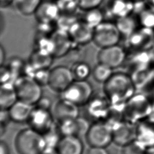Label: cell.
<instances>
[{
    "label": "cell",
    "mask_w": 154,
    "mask_h": 154,
    "mask_svg": "<svg viewBox=\"0 0 154 154\" xmlns=\"http://www.w3.org/2000/svg\"><path fill=\"white\" fill-rule=\"evenodd\" d=\"M103 90L111 105H123L135 93L137 88L128 73L117 72L104 83Z\"/></svg>",
    "instance_id": "cell-1"
},
{
    "label": "cell",
    "mask_w": 154,
    "mask_h": 154,
    "mask_svg": "<svg viewBox=\"0 0 154 154\" xmlns=\"http://www.w3.org/2000/svg\"><path fill=\"white\" fill-rule=\"evenodd\" d=\"M153 113V103L150 97L140 92L135 93L124 106V120L137 123Z\"/></svg>",
    "instance_id": "cell-2"
},
{
    "label": "cell",
    "mask_w": 154,
    "mask_h": 154,
    "mask_svg": "<svg viewBox=\"0 0 154 154\" xmlns=\"http://www.w3.org/2000/svg\"><path fill=\"white\" fill-rule=\"evenodd\" d=\"M14 143L19 154H40L46 148L43 135L31 128L20 131Z\"/></svg>",
    "instance_id": "cell-3"
},
{
    "label": "cell",
    "mask_w": 154,
    "mask_h": 154,
    "mask_svg": "<svg viewBox=\"0 0 154 154\" xmlns=\"http://www.w3.org/2000/svg\"><path fill=\"white\" fill-rule=\"evenodd\" d=\"M13 83L18 100L34 105L42 96L41 85L32 77L22 75Z\"/></svg>",
    "instance_id": "cell-4"
},
{
    "label": "cell",
    "mask_w": 154,
    "mask_h": 154,
    "mask_svg": "<svg viewBox=\"0 0 154 154\" xmlns=\"http://www.w3.org/2000/svg\"><path fill=\"white\" fill-rule=\"evenodd\" d=\"M121 36L116 23L103 21L94 28L92 42L100 48H103L118 45Z\"/></svg>",
    "instance_id": "cell-5"
},
{
    "label": "cell",
    "mask_w": 154,
    "mask_h": 154,
    "mask_svg": "<svg viewBox=\"0 0 154 154\" xmlns=\"http://www.w3.org/2000/svg\"><path fill=\"white\" fill-rule=\"evenodd\" d=\"M85 138L90 146L106 147L113 141L112 127L107 122L97 121L90 126Z\"/></svg>",
    "instance_id": "cell-6"
},
{
    "label": "cell",
    "mask_w": 154,
    "mask_h": 154,
    "mask_svg": "<svg viewBox=\"0 0 154 154\" xmlns=\"http://www.w3.org/2000/svg\"><path fill=\"white\" fill-rule=\"evenodd\" d=\"M126 48L131 52L149 51L154 47L153 29L140 26L126 37Z\"/></svg>",
    "instance_id": "cell-7"
},
{
    "label": "cell",
    "mask_w": 154,
    "mask_h": 154,
    "mask_svg": "<svg viewBox=\"0 0 154 154\" xmlns=\"http://www.w3.org/2000/svg\"><path fill=\"white\" fill-rule=\"evenodd\" d=\"M93 88L85 80H74L62 93V97L79 106L86 105L91 99Z\"/></svg>",
    "instance_id": "cell-8"
},
{
    "label": "cell",
    "mask_w": 154,
    "mask_h": 154,
    "mask_svg": "<svg viewBox=\"0 0 154 154\" xmlns=\"http://www.w3.org/2000/svg\"><path fill=\"white\" fill-rule=\"evenodd\" d=\"M73 81L72 70L64 66H58L50 70L48 85L54 91L63 93Z\"/></svg>",
    "instance_id": "cell-9"
},
{
    "label": "cell",
    "mask_w": 154,
    "mask_h": 154,
    "mask_svg": "<svg viewBox=\"0 0 154 154\" xmlns=\"http://www.w3.org/2000/svg\"><path fill=\"white\" fill-rule=\"evenodd\" d=\"M125 49L118 45L100 48L97 59L98 63L105 64L112 69L122 66L126 58Z\"/></svg>",
    "instance_id": "cell-10"
},
{
    "label": "cell",
    "mask_w": 154,
    "mask_h": 154,
    "mask_svg": "<svg viewBox=\"0 0 154 154\" xmlns=\"http://www.w3.org/2000/svg\"><path fill=\"white\" fill-rule=\"evenodd\" d=\"M27 122L29 128L43 135L54 126V116L48 109L35 106Z\"/></svg>",
    "instance_id": "cell-11"
},
{
    "label": "cell",
    "mask_w": 154,
    "mask_h": 154,
    "mask_svg": "<svg viewBox=\"0 0 154 154\" xmlns=\"http://www.w3.org/2000/svg\"><path fill=\"white\" fill-rule=\"evenodd\" d=\"M113 141L122 147L136 140V123L122 120L112 125Z\"/></svg>",
    "instance_id": "cell-12"
},
{
    "label": "cell",
    "mask_w": 154,
    "mask_h": 154,
    "mask_svg": "<svg viewBox=\"0 0 154 154\" xmlns=\"http://www.w3.org/2000/svg\"><path fill=\"white\" fill-rule=\"evenodd\" d=\"M136 140L146 147L154 146L153 115H151L136 123Z\"/></svg>",
    "instance_id": "cell-13"
},
{
    "label": "cell",
    "mask_w": 154,
    "mask_h": 154,
    "mask_svg": "<svg viewBox=\"0 0 154 154\" xmlns=\"http://www.w3.org/2000/svg\"><path fill=\"white\" fill-rule=\"evenodd\" d=\"M60 10L55 1H42L34 15L37 22L55 23L60 15Z\"/></svg>",
    "instance_id": "cell-14"
},
{
    "label": "cell",
    "mask_w": 154,
    "mask_h": 154,
    "mask_svg": "<svg viewBox=\"0 0 154 154\" xmlns=\"http://www.w3.org/2000/svg\"><path fill=\"white\" fill-rule=\"evenodd\" d=\"M94 28L82 19L77 20L68 31L74 44L85 45L93 40Z\"/></svg>",
    "instance_id": "cell-15"
},
{
    "label": "cell",
    "mask_w": 154,
    "mask_h": 154,
    "mask_svg": "<svg viewBox=\"0 0 154 154\" xmlns=\"http://www.w3.org/2000/svg\"><path fill=\"white\" fill-rule=\"evenodd\" d=\"M125 62L127 64L129 75L136 71L152 67L150 51L131 52L130 54L126 56Z\"/></svg>",
    "instance_id": "cell-16"
},
{
    "label": "cell",
    "mask_w": 154,
    "mask_h": 154,
    "mask_svg": "<svg viewBox=\"0 0 154 154\" xmlns=\"http://www.w3.org/2000/svg\"><path fill=\"white\" fill-rule=\"evenodd\" d=\"M133 13H135L140 26L154 28V5L147 0L135 2Z\"/></svg>",
    "instance_id": "cell-17"
},
{
    "label": "cell",
    "mask_w": 154,
    "mask_h": 154,
    "mask_svg": "<svg viewBox=\"0 0 154 154\" xmlns=\"http://www.w3.org/2000/svg\"><path fill=\"white\" fill-rule=\"evenodd\" d=\"M78 115V106L63 97L56 102L54 107L53 116L58 122L68 119H75Z\"/></svg>",
    "instance_id": "cell-18"
},
{
    "label": "cell",
    "mask_w": 154,
    "mask_h": 154,
    "mask_svg": "<svg viewBox=\"0 0 154 154\" xmlns=\"http://www.w3.org/2000/svg\"><path fill=\"white\" fill-rule=\"evenodd\" d=\"M54 44V57H61L66 55L72 48L73 44L68 31L57 29L50 35Z\"/></svg>",
    "instance_id": "cell-19"
},
{
    "label": "cell",
    "mask_w": 154,
    "mask_h": 154,
    "mask_svg": "<svg viewBox=\"0 0 154 154\" xmlns=\"http://www.w3.org/2000/svg\"><path fill=\"white\" fill-rule=\"evenodd\" d=\"M135 2L132 0H110L106 13L116 19L133 13Z\"/></svg>",
    "instance_id": "cell-20"
},
{
    "label": "cell",
    "mask_w": 154,
    "mask_h": 154,
    "mask_svg": "<svg viewBox=\"0 0 154 154\" xmlns=\"http://www.w3.org/2000/svg\"><path fill=\"white\" fill-rule=\"evenodd\" d=\"M56 149L59 154H82L84 145L81 138L76 135L63 136Z\"/></svg>",
    "instance_id": "cell-21"
},
{
    "label": "cell",
    "mask_w": 154,
    "mask_h": 154,
    "mask_svg": "<svg viewBox=\"0 0 154 154\" xmlns=\"http://www.w3.org/2000/svg\"><path fill=\"white\" fill-rule=\"evenodd\" d=\"M33 109V105L17 100L8 110L11 120L22 123L28 121Z\"/></svg>",
    "instance_id": "cell-22"
},
{
    "label": "cell",
    "mask_w": 154,
    "mask_h": 154,
    "mask_svg": "<svg viewBox=\"0 0 154 154\" xmlns=\"http://www.w3.org/2000/svg\"><path fill=\"white\" fill-rule=\"evenodd\" d=\"M17 100L14 83L9 82L2 84L0 91L1 109H8Z\"/></svg>",
    "instance_id": "cell-23"
},
{
    "label": "cell",
    "mask_w": 154,
    "mask_h": 154,
    "mask_svg": "<svg viewBox=\"0 0 154 154\" xmlns=\"http://www.w3.org/2000/svg\"><path fill=\"white\" fill-rule=\"evenodd\" d=\"M115 23L121 35L126 37L132 34L138 28L139 24L137 17L132 14L120 17L116 19Z\"/></svg>",
    "instance_id": "cell-24"
},
{
    "label": "cell",
    "mask_w": 154,
    "mask_h": 154,
    "mask_svg": "<svg viewBox=\"0 0 154 154\" xmlns=\"http://www.w3.org/2000/svg\"><path fill=\"white\" fill-rule=\"evenodd\" d=\"M34 50L54 57V44L50 35L36 33L34 42Z\"/></svg>",
    "instance_id": "cell-25"
},
{
    "label": "cell",
    "mask_w": 154,
    "mask_h": 154,
    "mask_svg": "<svg viewBox=\"0 0 154 154\" xmlns=\"http://www.w3.org/2000/svg\"><path fill=\"white\" fill-rule=\"evenodd\" d=\"M54 57L51 55L42 53L33 50L29 58L28 62L36 69H48L52 64Z\"/></svg>",
    "instance_id": "cell-26"
},
{
    "label": "cell",
    "mask_w": 154,
    "mask_h": 154,
    "mask_svg": "<svg viewBox=\"0 0 154 154\" xmlns=\"http://www.w3.org/2000/svg\"><path fill=\"white\" fill-rule=\"evenodd\" d=\"M88 111L90 116L96 119H100L103 117H106L109 112V107L107 106L106 102L102 99L90 100Z\"/></svg>",
    "instance_id": "cell-27"
},
{
    "label": "cell",
    "mask_w": 154,
    "mask_h": 154,
    "mask_svg": "<svg viewBox=\"0 0 154 154\" xmlns=\"http://www.w3.org/2000/svg\"><path fill=\"white\" fill-rule=\"evenodd\" d=\"M42 0H14L13 3L17 11L23 16L34 14Z\"/></svg>",
    "instance_id": "cell-28"
},
{
    "label": "cell",
    "mask_w": 154,
    "mask_h": 154,
    "mask_svg": "<svg viewBox=\"0 0 154 154\" xmlns=\"http://www.w3.org/2000/svg\"><path fill=\"white\" fill-rule=\"evenodd\" d=\"M84 11L82 20L91 28H94L103 21L104 13L98 7L84 10Z\"/></svg>",
    "instance_id": "cell-29"
},
{
    "label": "cell",
    "mask_w": 154,
    "mask_h": 154,
    "mask_svg": "<svg viewBox=\"0 0 154 154\" xmlns=\"http://www.w3.org/2000/svg\"><path fill=\"white\" fill-rule=\"evenodd\" d=\"M112 74V68L99 63L94 67L92 71L93 78L99 82L105 83L110 78Z\"/></svg>",
    "instance_id": "cell-30"
},
{
    "label": "cell",
    "mask_w": 154,
    "mask_h": 154,
    "mask_svg": "<svg viewBox=\"0 0 154 154\" xmlns=\"http://www.w3.org/2000/svg\"><path fill=\"white\" fill-rule=\"evenodd\" d=\"M78 20L76 13H60L55 22L56 28L68 31L71 26Z\"/></svg>",
    "instance_id": "cell-31"
},
{
    "label": "cell",
    "mask_w": 154,
    "mask_h": 154,
    "mask_svg": "<svg viewBox=\"0 0 154 154\" xmlns=\"http://www.w3.org/2000/svg\"><path fill=\"white\" fill-rule=\"evenodd\" d=\"M71 70L74 78L77 80H85L91 72L90 66L85 62H77Z\"/></svg>",
    "instance_id": "cell-32"
},
{
    "label": "cell",
    "mask_w": 154,
    "mask_h": 154,
    "mask_svg": "<svg viewBox=\"0 0 154 154\" xmlns=\"http://www.w3.org/2000/svg\"><path fill=\"white\" fill-rule=\"evenodd\" d=\"M58 130L60 134L63 136L76 135V123L75 119H68L58 122Z\"/></svg>",
    "instance_id": "cell-33"
},
{
    "label": "cell",
    "mask_w": 154,
    "mask_h": 154,
    "mask_svg": "<svg viewBox=\"0 0 154 154\" xmlns=\"http://www.w3.org/2000/svg\"><path fill=\"white\" fill-rule=\"evenodd\" d=\"M56 2L61 13L76 14L79 8L77 0H57Z\"/></svg>",
    "instance_id": "cell-34"
},
{
    "label": "cell",
    "mask_w": 154,
    "mask_h": 154,
    "mask_svg": "<svg viewBox=\"0 0 154 154\" xmlns=\"http://www.w3.org/2000/svg\"><path fill=\"white\" fill-rule=\"evenodd\" d=\"M60 133L58 128L55 129L54 126L49 131L43 134L46 142V148L56 149L61 139L60 138Z\"/></svg>",
    "instance_id": "cell-35"
},
{
    "label": "cell",
    "mask_w": 154,
    "mask_h": 154,
    "mask_svg": "<svg viewBox=\"0 0 154 154\" xmlns=\"http://www.w3.org/2000/svg\"><path fill=\"white\" fill-rule=\"evenodd\" d=\"M146 147L135 140L122 147V154H143Z\"/></svg>",
    "instance_id": "cell-36"
},
{
    "label": "cell",
    "mask_w": 154,
    "mask_h": 154,
    "mask_svg": "<svg viewBox=\"0 0 154 154\" xmlns=\"http://www.w3.org/2000/svg\"><path fill=\"white\" fill-rule=\"evenodd\" d=\"M76 136L81 138V137H85L87 132L90 127L88 121L84 117H78L76 119Z\"/></svg>",
    "instance_id": "cell-37"
},
{
    "label": "cell",
    "mask_w": 154,
    "mask_h": 154,
    "mask_svg": "<svg viewBox=\"0 0 154 154\" xmlns=\"http://www.w3.org/2000/svg\"><path fill=\"white\" fill-rule=\"evenodd\" d=\"M50 70L48 69L37 70L33 78L41 85H48L49 79Z\"/></svg>",
    "instance_id": "cell-38"
},
{
    "label": "cell",
    "mask_w": 154,
    "mask_h": 154,
    "mask_svg": "<svg viewBox=\"0 0 154 154\" xmlns=\"http://www.w3.org/2000/svg\"><path fill=\"white\" fill-rule=\"evenodd\" d=\"M37 33L42 35H51V34L56 29L55 23L37 22Z\"/></svg>",
    "instance_id": "cell-39"
},
{
    "label": "cell",
    "mask_w": 154,
    "mask_h": 154,
    "mask_svg": "<svg viewBox=\"0 0 154 154\" xmlns=\"http://www.w3.org/2000/svg\"><path fill=\"white\" fill-rule=\"evenodd\" d=\"M140 92L148 96L151 99L154 97V67H152L150 76L146 84L140 90Z\"/></svg>",
    "instance_id": "cell-40"
},
{
    "label": "cell",
    "mask_w": 154,
    "mask_h": 154,
    "mask_svg": "<svg viewBox=\"0 0 154 154\" xmlns=\"http://www.w3.org/2000/svg\"><path fill=\"white\" fill-rule=\"evenodd\" d=\"M25 63L19 57H13L9 61L7 67L11 70L14 75L22 71Z\"/></svg>",
    "instance_id": "cell-41"
},
{
    "label": "cell",
    "mask_w": 154,
    "mask_h": 154,
    "mask_svg": "<svg viewBox=\"0 0 154 154\" xmlns=\"http://www.w3.org/2000/svg\"><path fill=\"white\" fill-rule=\"evenodd\" d=\"M103 0H77L80 9L87 10L97 8Z\"/></svg>",
    "instance_id": "cell-42"
},
{
    "label": "cell",
    "mask_w": 154,
    "mask_h": 154,
    "mask_svg": "<svg viewBox=\"0 0 154 154\" xmlns=\"http://www.w3.org/2000/svg\"><path fill=\"white\" fill-rule=\"evenodd\" d=\"M14 74L7 66H4V65L1 66L0 78L1 84L6 82H11V80Z\"/></svg>",
    "instance_id": "cell-43"
},
{
    "label": "cell",
    "mask_w": 154,
    "mask_h": 154,
    "mask_svg": "<svg viewBox=\"0 0 154 154\" xmlns=\"http://www.w3.org/2000/svg\"><path fill=\"white\" fill-rule=\"evenodd\" d=\"M35 105H36L35 107L49 110L51 106V102L48 97L42 96Z\"/></svg>",
    "instance_id": "cell-44"
},
{
    "label": "cell",
    "mask_w": 154,
    "mask_h": 154,
    "mask_svg": "<svg viewBox=\"0 0 154 154\" xmlns=\"http://www.w3.org/2000/svg\"><path fill=\"white\" fill-rule=\"evenodd\" d=\"M1 126L5 127L9 120H11L8 109H1Z\"/></svg>",
    "instance_id": "cell-45"
},
{
    "label": "cell",
    "mask_w": 154,
    "mask_h": 154,
    "mask_svg": "<svg viewBox=\"0 0 154 154\" xmlns=\"http://www.w3.org/2000/svg\"><path fill=\"white\" fill-rule=\"evenodd\" d=\"M86 154H108V152L105 147L90 146Z\"/></svg>",
    "instance_id": "cell-46"
},
{
    "label": "cell",
    "mask_w": 154,
    "mask_h": 154,
    "mask_svg": "<svg viewBox=\"0 0 154 154\" xmlns=\"http://www.w3.org/2000/svg\"><path fill=\"white\" fill-rule=\"evenodd\" d=\"M0 154H10V148L7 143L2 140L0 143Z\"/></svg>",
    "instance_id": "cell-47"
},
{
    "label": "cell",
    "mask_w": 154,
    "mask_h": 154,
    "mask_svg": "<svg viewBox=\"0 0 154 154\" xmlns=\"http://www.w3.org/2000/svg\"><path fill=\"white\" fill-rule=\"evenodd\" d=\"M5 50L2 45L0 46V65L1 66H3L5 62Z\"/></svg>",
    "instance_id": "cell-48"
},
{
    "label": "cell",
    "mask_w": 154,
    "mask_h": 154,
    "mask_svg": "<svg viewBox=\"0 0 154 154\" xmlns=\"http://www.w3.org/2000/svg\"><path fill=\"white\" fill-rule=\"evenodd\" d=\"M14 0H0V5L1 8H7L13 4Z\"/></svg>",
    "instance_id": "cell-49"
},
{
    "label": "cell",
    "mask_w": 154,
    "mask_h": 154,
    "mask_svg": "<svg viewBox=\"0 0 154 154\" xmlns=\"http://www.w3.org/2000/svg\"><path fill=\"white\" fill-rule=\"evenodd\" d=\"M40 154H59L56 149L45 148Z\"/></svg>",
    "instance_id": "cell-50"
},
{
    "label": "cell",
    "mask_w": 154,
    "mask_h": 154,
    "mask_svg": "<svg viewBox=\"0 0 154 154\" xmlns=\"http://www.w3.org/2000/svg\"><path fill=\"white\" fill-rule=\"evenodd\" d=\"M143 154H154V146L146 147Z\"/></svg>",
    "instance_id": "cell-51"
},
{
    "label": "cell",
    "mask_w": 154,
    "mask_h": 154,
    "mask_svg": "<svg viewBox=\"0 0 154 154\" xmlns=\"http://www.w3.org/2000/svg\"><path fill=\"white\" fill-rule=\"evenodd\" d=\"M150 51V55H151L152 67H154V47Z\"/></svg>",
    "instance_id": "cell-52"
},
{
    "label": "cell",
    "mask_w": 154,
    "mask_h": 154,
    "mask_svg": "<svg viewBox=\"0 0 154 154\" xmlns=\"http://www.w3.org/2000/svg\"><path fill=\"white\" fill-rule=\"evenodd\" d=\"M152 103H153V113L152 115L154 116V97L152 99Z\"/></svg>",
    "instance_id": "cell-53"
},
{
    "label": "cell",
    "mask_w": 154,
    "mask_h": 154,
    "mask_svg": "<svg viewBox=\"0 0 154 154\" xmlns=\"http://www.w3.org/2000/svg\"><path fill=\"white\" fill-rule=\"evenodd\" d=\"M149 2H150V4L154 5V0H147Z\"/></svg>",
    "instance_id": "cell-54"
},
{
    "label": "cell",
    "mask_w": 154,
    "mask_h": 154,
    "mask_svg": "<svg viewBox=\"0 0 154 154\" xmlns=\"http://www.w3.org/2000/svg\"><path fill=\"white\" fill-rule=\"evenodd\" d=\"M134 2H138V1H144V0H132Z\"/></svg>",
    "instance_id": "cell-55"
},
{
    "label": "cell",
    "mask_w": 154,
    "mask_h": 154,
    "mask_svg": "<svg viewBox=\"0 0 154 154\" xmlns=\"http://www.w3.org/2000/svg\"><path fill=\"white\" fill-rule=\"evenodd\" d=\"M153 32H154V28H153Z\"/></svg>",
    "instance_id": "cell-56"
},
{
    "label": "cell",
    "mask_w": 154,
    "mask_h": 154,
    "mask_svg": "<svg viewBox=\"0 0 154 154\" xmlns=\"http://www.w3.org/2000/svg\"><path fill=\"white\" fill-rule=\"evenodd\" d=\"M54 1H57V0H54Z\"/></svg>",
    "instance_id": "cell-57"
}]
</instances>
